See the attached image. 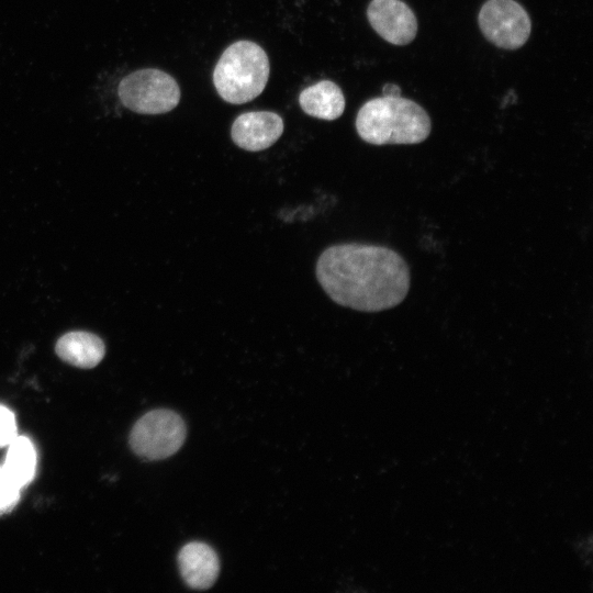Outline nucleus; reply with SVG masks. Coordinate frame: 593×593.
<instances>
[{
	"label": "nucleus",
	"instance_id": "1",
	"mask_svg": "<svg viewBox=\"0 0 593 593\" xmlns=\"http://www.w3.org/2000/svg\"><path fill=\"white\" fill-rule=\"evenodd\" d=\"M316 279L338 305L360 312L392 309L406 298L410 269L395 250L380 245L345 243L323 250Z\"/></svg>",
	"mask_w": 593,
	"mask_h": 593
},
{
	"label": "nucleus",
	"instance_id": "2",
	"mask_svg": "<svg viewBox=\"0 0 593 593\" xmlns=\"http://www.w3.org/2000/svg\"><path fill=\"white\" fill-rule=\"evenodd\" d=\"M356 130L361 139L373 145L417 144L428 137L432 123L416 102L401 96H382L359 109Z\"/></svg>",
	"mask_w": 593,
	"mask_h": 593
},
{
	"label": "nucleus",
	"instance_id": "3",
	"mask_svg": "<svg viewBox=\"0 0 593 593\" xmlns=\"http://www.w3.org/2000/svg\"><path fill=\"white\" fill-rule=\"evenodd\" d=\"M266 52L250 41H238L221 55L213 71L214 87L220 97L233 104L257 98L269 78Z\"/></svg>",
	"mask_w": 593,
	"mask_h": 593
},
{
	"label": "nucleus",
	"instance_id": "4",
	"mask_svg": "<svg viewBox=\"0 0 593 593\" xmlns=\"http://www.w3.org/2000/svg\"><path fill=\"white\" fill-rule=\"evenodd\" d=\"M119 98L124 107L141 114H161L180 101V88L167 72L145 68L125 76L119 85Z\"/></svg>",
	"mask_w": 593,
	"mask_h": 593
},
{
	"label": "nucleus",
	"instance_id": "5",
	"mask_svg": "<svg viewBox=\"0 0 593 593\" xmlns=\"http://www.w3.org/2000/svg\"><path fill=\"white\" fill-rule=\"evenodd\" d=\"M186 435V424L180 415L159 409L146 413L135 423L130 435V446L142 458L165 459L179 450Z\"/></svg>",
	"mask_w": 593,
	"mask_h": 593
},
{
	"label": "nucleus",
	"instance_id": "6",
	"mask_svg": "<svg viewBox=\"0 0 593 593\" xmlns=\"http://www.w3.org/2000/svg\"><path fill=\"white\" fill-rule=\"evenodd\" d=\"M485 38L497 47L517 49L528 40L532 21L526 10L515 0H488L478 15Z\"/></svg>",
	"mask_w": 593,
	"mask_h": 593
},
{
	"label": "nucleus",
	"instance_id": "7",
	"mask_svg": "<svg viewBox=\"0 0 593 593\" xmlns=\"http://www.w3.org/2000/svg\"><path fill=\"white\" fill-rule=\"evenodd\" d=\"M367 18L372 29L391 44L406 45L416 36V16L402 0H372Z\"/></svg>",
	"mask_w": 593,
	"mask_h": 593
},
{
	"label": "nucleus",
	"instance_id": "8",
	"mask_svg": "<svg viewBox=\"0 0 593 593\" xmlns=\"http://www.w3.org/2000/svg\"><path fill=\"white\" fill-rule=\"evenodd\" d=\"M283 127L279 114L270 111H250L235 119L231 137L239 148L259 152L273 145L282 135Z\"/></svg>",
	"mask_w": 593,
	"mask_h": 593
},
{
	"label": "nucleus",
	"instance_id": "9",
	"mask_svg": "<svg viewBox=\"0 0 593 593\" xmlns=\"http://www.w3.org/2000/svg\"><path fill=\"white\" fill-rule=\"evenodd\" d=\"M178 564L186 584L192 589H209L216 580L220 562L215 551L206 544L192 541L178 553Z\"/></svg>",
	"mask_w": 593,
	"mask_h": 593
},
{
	"label": "nucleus",
	"instance_id": "10",
	"mask_svg": "<svg viewBox=\"0 0 593 593\" xmlns=\"http://www.w3.org/2000/svg\"><path fill=\"white\" fill-rule=\"evenodd\" d=\"M55 349L64 361L83 369L96 367L105 353L101 338L88 332H70L63 335Z\"/></svg>",
	"mask_w": 593,
	"mask_h": 593
},
{
	"label": "nucleus",
	"instance_id": "11",
	"mask_svg": "<svg viewBox=\"0 0 593 593\" xmlns=\"http://www.w3.org/2000/svg\"><path fill=\"white\" fill-rule=\"evenodd\" d=\"M302 110L316 119L332 121L345 110V97L333 81L322 80L305 88L299 96Z\"/></svg>",
	"mask_w": 593,
	"mask_h": 593
},
{
	"label": "nucleus",
	"instance_id": "12",
	"mask_svg": "<svg viewBox=\"0 0 593 593\" xmlns=\"http://www.w3.org/2000/svg\"><path fill=\"white\" fill-rule=\"evenodd\" d=\"M7 447L3 467L24 488L34 479L36 472V449L30 438L20 435Z\"/></svg>",
	"mask_w": 593,
	"mask_h": 593
},
{
	"label": "nucleus",
	"instance_id": "13",
	"mask_svg": "<svg viewBox=\"0 0 593 593\" xmlns=\"http://www.w3.org/2000/svg\"><path fill=\"white\" fill-rule=\"evenodd\" d=\"M22 486L0 467V514L11 511L20 499Z\"/></svg>",
	"mask_w": 593,
	"mask_h": 593
},
{
	"label": "nucleus",
	"instance_id": "14",
	"mask_svg": "<svg viewBox=\"0 0 593 593\" xmlns=\"http://www.w3.org/2000/svg\"><path fill=\"white\" fill-rule=\"evenodd\" d=\"M18 436L14 413L0 404V448L7 447Z\"/></svg>",
	"mask_w": 593,
	"mask_h": 593
},
{
	"label": "nucleus",
	"instance_id": "15",
	"mask_svg": "<svg viewBox=\"0 0 593 593\" xmlns=\"http://www.w3.org/2000/svg\"><path fill=\"white\" fill-rule=\"evenodd\" d=\"M382 96L399 97L401 96V88L395 83H387L382 88Z\"/></svg>",
	"mask_w": 593,
	"mask_h": 593
}]
</instances>
